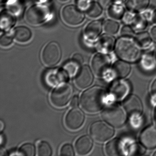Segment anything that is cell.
Returning <instances> with one entry per match:
<instances>
[{
  "mask_svg": "<svg viewBox=\"0 0 156 156\" xmlns=\"http://www.w3.org/2000/svg\"><path fill=\"white\" fill-rule=\"evenodd\" d=\"M105 96L106 92L104 88L100 87H93L82 94L80 99L81 107L88 113H97L103 108Z\"/></svg>",
  "mask_w": 156,
  "mask_h": 156,
  "instance_id": "6da1fadb",
  "label": "cell"
},
{
  "mask_svg": "<svg viewBox=\"0 0 156 156\" xmlns=\"http://www.w3.org/2000/svg\"><path fill=\"white\" fill-rule=\"evenodd\" d=\"M115 51L119 57L126 62H136L140 55L138 44L129 37L122 36L119 39L115 44Z\"/></svg>",
  "mask_w": 156,
  "mask_h": 156,
  "instance_id": "7a4b0ae2",
  "label": "cell"
},
{
  "mask_svg": "<svg viewBox=\"0 0 156 156\" xmlns=\"http://www.w3.org/2000/svg\"><path fill=\"white\" fill-rule=\"evenodd\" d=\"M73 89L70 84L64 83L57 86L51 96L52 104L56 107L65 106L71 101Z\"/></svg>",
  "mask_w": 156,
  "mask_h": 156,
  "instance_id": "3957f363",
  "label": "cell"
},
{
  "mask_svg": "<svg viewBox=\"0 0 156 156\" xmlns=\"http://www.w3.org/2000/svg\"><path fill=\"white\" fill-rule=\"evenodd\" d=\"M102 116L106 122L115 127L123 126L126 120L124 110L118 105H111L107 106L103 111Z\"/></svg>",
  "mask_w": 156,
  "mask_h": 156,
  "instance_id": "277c9868",
  "label": "cell"
},
{
  "mask_svg": "<svg viewBox=\"0 0 156 156\" xmlns=\"http://www.w3.org/2000/svg\"><path fill=\"white\" fill-rule=\"evenodd\" d=\"M107 123L103 121H98L91 125L90 135L95 140L98 142H105L114 136V129L112 126Z\"/></svg>",
  "mask_w": 156,
  "mask_h": 156,
  "instance_id": "5b68a950",
  "label": "cell"
},
{
  "mask_svg": "<svg viewBox=\"0 0 156 156\" xmlns=\"http://www.w3.org/2000/svg\"><path fill=\"white\" fill-rule=\"evenodd\" d=\"M62 57V51L56 42L48 43L44 49L42 59L44 63L49 66H54L60 62Z\"/></svg>",
  "mask_w": 156,
  "mask_h": 156,
  "instance_id": "8992f818",
  "label": "cell"
},
{
  "mask_svg": "<svg viewBox=\"0 0 156 156\" xmlns=\"http://www.w3.org/2000/svg\"><path fill=\"white\" fill-rule=\"evenodd\" d=\"M62 17L66 23L73 26L81 24L85 18L81 10L73 5H67L64 7L62 11Z\"/></svg>",
  "mask_w": 156,
  "mask_h": 156,
  "instance_id": "52a82bcc",
  "label": "cell"
},
{
  "mask_svg": "<svg viewBox=\"0 0 156 156\" xmlns=\"http://www.w3.org/2000/svg\"><path fill=\"white\" fill-rule=\"evenodd\" d=\"M68 77L63 69L55 68L46 71L44 78L47 86L50 87H54L66 83Z\"/></svg>",
  "mask_w": 156,
  "mask_h": 156,
  "instance_id": "ba28073f",
  "label": "cell"
},
{
  "mask_svg": "<svg viewBox=\"0 0 156 156\" xmlns=\"http://www.w3.org/2000/svg\"><path fill=\"white\" fill-rule=\"evenodd\" d=\"M47 15L48 11L45 8L39 5H34L27 11L26 19L27 21L32 25H39L44 22Z\"/></svg>",
  "mask_w": 156,
  "mask_h": 156,
  "instance_id": "9c48e42d",
  "label": "cell"
},
{
  "mask_svg": "<svg viewBox=\"0 0 156 156\" xmlns=\"http://www.w3.org/2000/svg\"><path fill=\"white\" fill-rule=\"evenodd\" d=\"M111 64L109 56L105 54L96 55L92 61L93 71L98 76H103L108 72Z\"/></svg>",
  "mask_w": 156,
  "mask_h": 156,
  "instance_id": "30bf717a",
  "label": "cell"
},
{
  "mask_svg": "<svg viewBox=\"0 0 156 156\" xmlns=\"http://www.w3.org/2000/svg\"><path fill=\"white\" fill-rule=\"evenodd\" d=\"M84 120L85 115L83 111L78 108L74 107L66 115V125L71 130H76L83 126Z\"/></svg>",
  "mask_w": 156,
  "mask_h": 156,
  "instance_id": "8fae6325",
  "label": "cell"
},
{
  "mask_svg": "<svg viewBox=\"0 0 156 156\" xmlns=\"http://www.w3.org/2000/svg\"><path fill=\"white\" fill-rule=\"evenodd\" d=\"M123 107L130 118L140 116L143 110L141 101L135 95H131L125 98L123 102Z\"/></svg>",
  "mask_w": 156,
  "mask_h": 156,
  "instance_id": "7c38bea8",
  "label": "cell"
},
{
  "mask_svg": "<svg viewBox=\"0 0 156 156\" xmlns=\"http://www.w3.org/2000/svg\"><path fill=\"white\" fill-rule=\"evenodd\" d=\"M130 89V85L127 81L122 79L117 80L110 87V94L114 99L120 101L127 96Z\"/></svg>",
  "mask_w": 156,
  "mask_h": 156,
  "instance_id": "4fadbf2b",
  "label": "cell"
},
{
  "mask_svg": "<svg viewBox=\"0 0 156 156\" xmlns=\"http://www.w3.org/2000/svg\"><path fill=\"white\" fill-rule=\"evenodd\" d=\"M94 81V75L88 66H82L76 74L75 83L77 87L84 89L90 86Z\"/></svg>",
  "mask_w": 156,
  "mask_h": 156,
  "instance_id": "5bb4252c",
  "label": "cell"
},
{
  "mask_svg": "<svg viewBox=\"0 0 156 156\" xmlns=\"http://www.w3.org/2000/svg\"><path fill=\"white\" fill-rule=\"evenodd\" d=\"M125 142L120 138L114 139L109 141L105 146V152L109 156L125 155L127 152Z\"/></svg>",
  "mask_w": 156,
  "mask_h": 156,
  "instance_id": "9a60e30c",
  "label": "cell"
},
{
  "mask_svg": "<svg viewBox=\"0 0 156 156\" xmlns=\"http://www.w3.org/2000/svg\"><path fill=\"white\" fill-rule=\"evenodd\" d=\"M141 144L149 149L156 147V127L151 126L143 130L140 137Z\"/></svg>",
  "mask_w": 156,
  "mask_h": 156,
  "instance_id": "2e32d148",
  "label": "cell"
},
{
  "mask_svg": "<svg viewBox=\"0 0 156 156\" xmlns=\"http://www.w3.org/2000/svg\"><path fill=\"white\" fill-rule=\"evenodd\" d=\"M93 146V140L89 136L87 135L82 136L76 142V153L80 155H86L91 151Z\"/></svg>",
  "mask_w": 156,
  "mask_h": 156,
  "instance_id": "e0dca14e",
  "label": "cell"
},
{
  "mask_svg": "<svg viewBox=\"0 0 156 156\" xmlns=\"http://www.w3.org/2000/svg\"><path fill=\"white\" fill-rule=\"evenodd\" d=\"M103 25L100 20L91 22L86 27L85 34L90 40H94L98 38L102 32Z\"/></svg>",
  "mask_w": 156,
  "mask_h": 156,
  "instance_id": "ac0fdd59",
  "label": "cell"
},
{
  "mask_svg": "<svg viewBox=\"0 0 156 156\" xmlns=\"http://www.w3.org/2000/svg\"><path fill=\"white\" fill-rule=\"evenodd\" d=\"M115 44V39L113 36L109 34H104L98 40L97 47L101 51L108 53L113 50Z\"/></svg>",
  "mask_w": 156,
  "mask_h": 156,
  "instance_id": "d6986e66",
  "label": "cell"
},
{
  "mask_svg": "<svg viewBox=\"0 0 156 156\" xmlns=\"http://www.w3.org/2000/svg\"><path fill=\"white\" fill-rule=\"evenodd\" d=\"M130 72V66L126 62L118 61L113 66L112 72L114 76L119 78L126 77Z\"/></svg>",
  "mask_w": 156,
  "mask_h": 156,
  "instance_id": "ffe728a7",
  "label": "cell"
},
{
  "mask_svg": "<svg viewBox=\"0 0 156 156\" xmlns=\"http://www.w3.org/2000/svg\"><path fill=\"white\" fill-rule=\"evenodd\" d=\"M13 36L17 41L25 43L29 41L32 37L31 31L25 26H19L14 30Z\"/></svg>",
  "mask_w": 156,
  "mask_h": 156,
  "instance_id": "44dd1931",
  "label": "cell"
},
{
  "mask_svg": "<svg viewBox=\"0 0 156 156\" xmlns=\"http://www.w3.org/2000/svg\"><path fill=\"white\" fill-rule=\"evenodd\" d=\"M150 0H126V6L130 11L139 12L147 8Z\"/></svg>",
  "mask_w": 156,
  "mask_h": 156,
  "instance_id": "7402d4cb",
  "label": "cell"
},
{
  "mask_svg": "<svg viewBox=\"0 0 156 156\" xmlns=\"http://www.w3.org/2000/svg\"><path fill=\"white\" fill-rule=\"evenodd\" d=\"M108 14L111 18L116 20H120L125 15V9L119 2L111 5L108 10Z\"/></svg>",
  "mask_w": 156,
  "mask_h": 156,
  "instance_id": "603a6c76",
  "label": "cell"
},
{
  "mask_svg": "<svg viewBox=\"0 0 156 156\" xmlns=\"http://www.w3.org/2000/svg\"><path fill=\"white\" fill-rule=\"evenodd\" d=\"M80 65V64L72 59L65 63L63 69L69 77H73L77 74L79 72Z\"/></svg>",
  "mask_w": 156,
  "mask_h": 156,
  "instance_id": "cb8c5ba5",
  "label": "cell"
},
{
  "mask_svg": "<svg viewBox=\"0 0 156 156\" xmlns=\"http://www.w3.org/2000/svg\"><path fill=\"white\" fill-rule=\"evenodd\" d=\"M135 41L140 47L142 48L149 47L152 42L151 37L147 32H142L137 34Z\"/></svg>",
  "mask_w": 156,
  "mask_h": 156,
  "instance_id": "d4e9b609",
  "label": "cell"
},
{
  "mask_svg": "<svg viewBox=\"0 0 156 156\" xmlns=\"http://www.w3.org/2000/svg\"><path fill=\"white\" fill-rule=\"evenodd\" d=\"M15 23L14 17L9 12H4L1 14V27L3 30H7L12 27Z\"/></svg>",
  "mask_w": 156,
  "mask_h": 156,
  "instance_id": "484cf974",
  "label": "cell"
},
{
  "mask_svg": "<svg viewBox=\"0 0 156 156\" xmlns=\"http://www.w3.org/2000/svg\"><path fill=\"white\" fill-rule=\"evenodd\" d=\"M86 11L90 18H96L102 14L103 9L99 3L92 2Z\"/></svg>",
  "mask_w": 156,
  "mask_h": 156,
  "instance_id": "4316f807",
  "label": "cell"
},
{
  "mask_svg": "<svg viewBox=\"0 0 156 156\" xmlns=\"http://www.w3.org/2000/svg\"><path fill=\"white\" fill-rule=\"evenodd\" d=\"M147 20L143 16H137L136 15L135 19L131 23L133 29L136 30L141 31L146 29L147 26Z\"/></svg>",
  "mask_w": 156,
  "mask_h": 156,
  "instance_id": "83f0119b",
  "label": "cell"
},
{
  "mask_svg": "<svg viewBox=\"0 0 156 156\" xmlns=\"http://www.w3.org/2000/svg\"><path fill=\"white\" fill-rule=\"evenodd\" d=\"M105 31L109 34H115L117 33L119 29V25L117 22L112 20H107L104 25Z\"/></svg>",
  "mask_w": 156,
  "mask_h": 156,
  "instance_id": "f1b7e54d",
  "label": "cell"
},
{
  "mask_svg": "<svg viewBox=\"0 0 156 156\" xmlns=\"http://www.w3.org/2000/svg\"><path fill=\"white\" fill-rule=\"evenodd\" d=\"M38 154L40 156H50L52 154V149L46 141H41L38 144Z\"/></svg>",
  "mask_w": 156,
  "mask_h": 156,
  "instance_id": "f546056e",
  "label": "cell"
},
{
  "mask_svg": "<svg viewBox=\"0 0 156 156\" xmlns=\"http://www.w3.org/2000/svg\"><path fill=\"white\" fill-rule=\"evenodd\" d=\"M141 64L142 68L147 71L153 70L156 66L155 59L151 55H144L142 57Z\"/></svg>",
  "mask_w": 156,
  "mask_h": 156,
  "instance_id": "4dcf8cb0",
  "label": "cell"
},
{
  "mask_svg": "<svg viewBox=\"0 0 156 156\" xmlns=\"http://www.w3.org/2000/svg\"><path fill=\"white\" fill-rule=\"evenodd\" d=\"M20 155L34 156L35 154V148L34 145L31 143H25L20 148L19 151Z\"/></svg>",
  "mask_w": 156,
  "mask_h": 156,
  "instance_id": "1f68e13d",
  "label": "cell"
},
{
  "mask_svg": "<svg viewBox=\"0 0 156 156\" xmlns=\"http://www.w3.org/2000/svg\"><path fill=\"white\" fill-rule=\"evenodd\" d=\"M145 149L143 145L138 143L132 144L129 147L128 151V154L130 156H139L142 155L145 153Z\"/></svg>",
  "mask_w": 156,
  "mask_h": 156,
  "instance_id": "d6a6232c",
  "label": "cell"
},
{
  "mask_svg": "<svg viewBox=\"0 0 156 156\" xmlns=\"http://www.w3.org/2000/svg\"><path fill=\"white\" fill-rule=\"evenodd\" d=\"M13 39L12 36L9 34H4L2 35L0 39V44L2 47H7L12 44Z\"/></svg>",
  "mask_w": 156,
  "mask_h": 156,
  "instance_id": "836d02e7",
  "label": "cell"
},
{
  "mask_svg": "<svg viewBox=\"0 0 156 156\" xmlns=\"http://www.w3.org/2000/svg\"><path fill=\"white\" fill-rule=\"evenodd\" d=\"M62 156H73L74 155V151L72 145L69 144H65L61 150Z\"/></svg>",
  "mask_w": 156,
  "mask_h": 156,
  "instance_id": "e575fe53",
  "label": "cell"
},
{
  "mask_svg": "<svg viewBox=\"0 0 156 156\" xmlns=\"http://www.w3.org/2000/svg\"><path fill=\"white\" fill-rule=\"evenodd\" d=\"M92 2V0H76V6L81 10L86 11Z\"/></svg>",
  "mask_w": 156,
  "mask_h": 156,
  "instance_id": "d590c367",
  "label": "cell"
},
{
  "mask_svg": "<svg viewBox=\"0 0 156 156\" xmlns=\"http://www.w3.org/2000/svg\"><path fill=\"white\" fill-rule=\"evenodd\" d=\"M121 34L123 37L132 38L134 34L133 29L128 25H125L122 27L121 30Z\"/></svg>",
  "mask_w": 156,
  "mask_h": 156,
  "instance_id": "8d00e7d4",
  "label": "cell"
},
{
  "mask_svg": "<svg viewBox=\"0 0 156 156\" xmlns=\"http://www.w3.org/2000/svg\"><path fill=\"white\" fill-rule=\"evenodd\" d=\"M134 12H127L125 14L123 18H124V22L126 23L131 24L136 16V14H134Z\"/></svg>",
  "mask_w": 156,
  "mask_h": 156,
  "instance_id": "74e56055",
  "label": "cell"
},
{
  "mask_svg": "<svg viewBox=\"0 0 156 156\" xmlns=\"http://www.w3.org/2000/svg\"><path fill=\"white\" fill-rule=\"evenodd\" d=\"M99 5L104 9L109 8L111 5L112 1L111 0H98Z\"/></svg>",
  "mask_w": 156,
  "mask_h": 156,
  "instance_id": "f35d334b",
  "label": "cell"
},
{
  "mask_svg": "<svg viewBox=\"0 0 156 156\" xmlns=\"http://www.w3.org/2000/svg\"><path fill=\"white\" fill-rule=\"evenodd\" d=\"M72 59L80 64V65L82 64L83 62V56L79 53L75 54Z\"/></svg>",
  "mask_w": 156,
  "mask_h": 156,
  "instance_id": "ab89813d",
  "label": "cell"
},
{
  "mask_svg": "<svg viewBox=\"0 0 156 156\" xmlns=\"http://www.w3.org/2000/svg\"><path fill=\"white\" fill-rule=\"evenodd\" d=\"M79 104V98L77 96H75L73 98V99L71 100V105L72 107H76Z\"/></svg>",
  "mask_w": 156,
  "mask_h": 156,
  "instance_id": "60d3db41",
  "label": "cell"
},
{
  "mask_svg": "<svg viewBox=\"0 0 156 156\" xmlns=\"http://www.w3.org/2000/svg\"><path fill=\"white\" fill-rule=\"evenodd\" d=\"M151 92L153 97H156V79L152 83L151 87Z\"/></svg>",
  "mask_w": 156,
  "mask_h": 156,
  "instance_id": "b9f144b4",
  "label": "cell"
},
{
  "mask_svg": "<svg viewBox=\"0 0 156 156\" xmlns=\"http://www.w3.org/2000/svg\"><path fill=\"white\" fill-rule=\"evenodd\" d=\"M151 36L154 40H156V26H154L151 29Z\"/></svg>",
  "mask_w": 156,
  "mask_h": 156,
  "instance_id": "7bdbcfd3",
  "label": "cell"
},
{
  "mask_svg": "<svg viewBox=\"0 0 156 156\" xmlns=\"http://www.w3.org/2000/svg\"><path fill=\"white\" fill-rule=\"evenodd\" d=\"M8 155V154H7L6 150H5L4 148H1V150H0V156H6V155Z\"/></svg>",
  "mask_w": 156,
  "mask_h": 156,
  "instance_id": "ee69618b",
  "label": "cell"
},
{
  "mask_svg": "<svg viewBox=\"0 0 156 156\" xmlns=\"http://www.w3.org/2000/svg\"><path fill=\"white\" fill-rule=\"evenodd\" d=\"M152 20H153V22L156 23V11L155 12H153V15H152Z\"/></svg>",
  "mask_w": 156,
  "mask_h": 156,
  "instance_id": "f6af8a7d",
  "label": "cell"
},
{
  "mask_svg": "<svg viewBox=\"0 0 156 156\" xmlns=\"http://www.w3.org/2000/svg\"><path fill=\"white\" fill-rule=\"evenodd\" d=\"M0 125H1V128H0V130H1V131H2V130H3V128H4V123L2 122V120H1V123H0Z\"/></svg>",
  "mask_w": 156,
  "mask_h": 156,
  "instance_id": "bcb514c9",
  "label": "cell"
},
{
  "mask_svg": "<svg viewBox=\"0 0 156 156\" xmlns=\"http://www.w3.org/2000/svg\"><path fill=\"white\" fill-rule=\"evenodd\" d=\"M2 139H3V137H2V134H1V145H2V142H3V140H2Z\"/></svg>",
  "mask_w": 156,
  "mask_h": 156,
  "instance_id": "7dc6e473",
  "label": "cell"
},
{
  "mask_svg": "<svg viewBox=\"0 0 156 156\" xmlns=\"http://www.w3.org/2000/svg\"><path fill=\"white\" fill-rule=\"evenodd\" d=\"M154 120H155V123H156V108L155 109V113H154Z\"/></svg>",
  "mask_w": 156,
  "mask_h": 156,
  "instance_id": "c3c4849f",
  "label": "cell"
},
{
  "mask_svg": "<svg viewBox=\"0 0 156 156\" xmlns=\"http://www.w3.org/2000/svg\"><path fill=\"white\" fill-rule=\"evenodd\" d=\"M115 1L116 2H121V1H122L123 0H115Z\"/></svg>",
  "mask_w": 156,
  "mask_h": 156,
  "instance_id": "681fc988",
  "label": "cell"
},
{
  "mask_svg": "<svg viewBox=\"0 0 156 156\" xmlns=\"http://www.w3.org/2000/svg\"><path fill=\"white\" fill-rule=\"evenodd\" d=\"M60 1L62 2H65L67 1L68 0H59Z\"/></svg>",
  "mask_w": 156,
  "mask_h": 156,
  "instance_id": "f907efd6",
  "label": "cell"
},
{
  "mask_svg": "<svg viewBox=\"0 0 156 156\" xmlns=\"http://www.w3.org/2000/svg\"><path fill=\"white\" fill-rule=\"evenodd\" d=\"M153 156H156V151H155V153L153 154Z\"/></svg>",
  "mask_w": 156,
  "mask_h": 156,
  "instance_id": "816d5d0a",
  "label": "cell"
},
{
  "mask_svg": "<svg viewBox=\"0 0 156 156\" xmlns=\"http://www.w3.org/2000/svg\"></svg>",
  "mask_w": 156,
  "mask_h": 156,
  "instance_id": "f5cc1de1",
  "label": "cell"
}]
</instances>
